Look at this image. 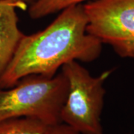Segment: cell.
I'll return each instance as SVG.
<instances>
[{
	"label": "cell",
	"instance_id": "ba28073f",
	"mask_svg": "<svg viewBox=\"0 0 134 134\" xmlns=\"http://www.w3.org/2000/svg\"><path fill=\"white\" fill-rule=\"evenodd\" d=\"M46 134H81L69 126L63 123L48 126Z\"/></svg>",
	"mask_w": 134,
	"mask_h": 134
},
{
	"label": "cell",
	"instance_id": "277c9868",
	"mask_svg": "<svg viewBox=\"0 0 134 134\" xmlns=\"http://www.w3.org/2000/svg\"><path fill=\"white\" fill-rule=\"evenodd\" d=\"M87 32L121 58H134V0H92L83 4Z\"/></svg>",
	"mask_w": 134,
	"mask_h": 134
},
{
	"label": "cell",
	"instance_id": "3957f363",
	"mask_svg": "<svg viewBox=\"0 0 134 134\" xmlns=\"http://www.w3.org/2000/svg\"><path fill=\"white\" fill-rule=\"evenodd\" d=\"M60 72L68 83L60 123L81 134H104L100 123L106 93L104 84L113 69L92 76L78 61L73 60L63 65Z\"/></svg>",
	"mask_w": 134,
	"mask_h": 134
},
{
	"label": "cell",
	"instance_id": "7a4b0ae2",
	"mask_svg": "<svg viewBox=\"0 0 134 134\" xmlns=\"http://www.w3.org/2000/svg\"><path fill=\"white\" fill-rule=\"evenodd\" d=\"M67 90V80L61 72L53 77H24L14 86L0 88V121L26 117L47 125L60 123Z\"/></svg>",
	"mask_w": 134,
	"mask_h": 134
},
{
	"label": "cell",
	"instance_id": "52a82bcc",
	"mask_svg": "<svg viewBox=\"0 0 134 134\" xmlns=\"http://www.w3.org/2000/svg\"><path fill=\"white\" fill-rule=\"evenodd\" d=\"M92 0H36L29 5V16L33 19H39L53 14L72 5L82 4Z\"/></svg>",
	"mask_w": 134,
	"mask_h": 134
},
{
	"label": "cell",
	"instance_id": "8992f818",
	"mask_svg": "<svg viewBox=\"0 0 134 134\" xmlns=\"http://www.w3.org/2000/svg\"><path fill=\"white\" fill-rule=\"evenodd\" d=\"M48 126L33 118H14L0 121V134H46Z\"/></svg>",
	"mask_w": 134,
	"mask_h": 134
},
{
	"label": "cell",
	"instance_id": "9c48e42d",
	"mask_svg": "<svg viewBox=\"0 0 134 134\" xmlns=\"http://www.w3.org/2000/svg\"><path fill=\"white\" fill-rule=\"evenodd\" d=\"M7 1H10V2H17V3H21V4H24V5L28 6V5H31L36 0H7Z\"/></svg>",
	"mask_w": 134,
	"mask_h": 134
},
{
	"label": "cell",
	"instance_id": "5b68a950",
	"mask_svg": "<svg viewBox=\"0 0 134 134\" xmlns=\"http://www.w3.org/2000/svg\"><path fill=\"white\" fill-rule=\"evenodd\" d=\"M27 7L24 4L0 0V77L24 35L18 25L16 9L25 10Z\"/></svg>",
	"mask_w": 134,
	"mask_h": 134
},
{
	"label": "cell",
	"instance_id": "6da1fadb",
	"mask_svg": "<svg viewBox=\"0 0 134 134\" xmlns=\"http://www.w3.org/2000/svg\"><path fill=\"white\" fill-rule=\"evenodd\" d=\"M83 4H79L61 10L42 31L24 34L0 77V88H10L31 75L54 76L73 60L94 61L100 54L102 43L87 32Z\"/></svg>",
	"mask_w": 134,
	"mask_h": 134
}]
</instances>
